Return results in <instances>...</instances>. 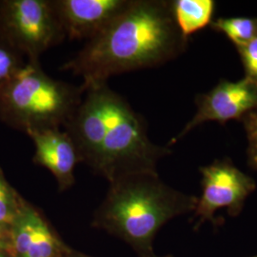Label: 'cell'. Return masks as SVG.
<instances>
[{
	"label": "cell",
	"mask_w": 257,
	"mask_h": 257,
	"mask_svg": "<svg viewBox=\"0 0 257 257\" xmlns=\"http://www.w3.org/2000/svg\"><path fill=\"white\" fill-rule=\"evenodd\" d=\"M188 42L176 24L172 1L131 0L60 70L80 76L86 89L117 74L166 64L182 55Z\"/></svg>",
	"instance_id": "6da1fadb"
},
{
	"label": "cell",
	"mask_w": 257,
	"mask_h": 257,
	"mask_svg": "<svg viewBox=\"0 0 257 257\" xmlns=\"http://www.w3.org/2000/svg\"><path fill=\"white\" fill-rule=\"evenodd\" d=\"M196 203V196L172 188L158 174L127 175L110 182L92 226L127 243L138 257L153 256L159 230L194 211Z\"/></svg>",
	"instance_id": "7a4b0ae2"
},
{
	"label": "cell",
	"mask_w": 257,
	"mask_h": 257,
	"mask_svg": "<svg viewBox=\"0 0 257 257\" xmlns=\"http://www.w3.org/2000/svg\"><path fill=\"white\" fill-rule=\"evenodd\" d=\"M84 94L82 85L54 79L45 74L39 61H27L0 88V120L26 135L60 128L73 116Z\"/></svg>",
	"instance_id": "3957f363"
},
{
	"label": "cell",
	"mask_w": 257,
	"mask_h": 257,
	"mask_svg": "<svg viewBox=\"0 0 257 257\" xmlns=\"http://www.w3.org/2000/svg\"><path fill=\"white\" fill-rule=\"evenodd\" d=\"M147 123L119 93L110 89L106 126L92 171L110 183L137 174H157L158 162L172 154L148 137Z\"/></svg>",
	"instance_id": "277c9868"
},
{
	"label": "cell",
	"mask_w": 257,
	"mask_h": 257,
	"mask_svg": "<svg viewBox=\"0 0 257 257\" xmlns=\"http://www.w3.org/2000/svg\"><path fill=\"white\" fill-rule=\"evenodd\" d=\"M0 35L33 62L66 37L53 0H0Z\"/></svg>",
	"instance_id": "5b68a950"
},
{
	"label": "cell",
	"mask_w": 257,
	"mask_h": 257,
	"mask_svg": "<svg viewBox=\"0 0 257 257\" xmlns=\"http://www.w3.org/2000/svg\"><path fill=\"white\" fill-rule=\"evenodd\" d=\"M200 172L202 193L197 197L193 211L199 223L211 220L214 213L221 209H227L232 215L237 214L247 197L256 188L254 180L241 172L228 158L202 167Z\"/></svg>",
	"instance_id": "8992f818"
},
{
	"label": "cell",
	"mask_w": 257,
	"mask_h": 257,
	"mask_svg": "<svg viewBox=\"0 0 257 257\" xmlns=\"http://www.w3.org/2000/svg\"><path fill=\"white\" fill-rule=\"evenodd\" d=\"M195 104V115L170 141L169 146L204 122L217 121L225 124L230 120H242L248 112L257 110V83L247 77L237 82L221 80L210 92L197 95Z\"/></svg>",
	"instance_id": "52a82bcc"
},
{
	"label": "cell",
	"mask_w": 257,
	"mask_h": 257,
	"mask_svg": "<svg viewBox=\"0 0 257 257\" xmlns=\"http://www.w3.org/2000/svg\"><path fill=\"white\" fill-rule=\"evenodd\" d=\"M66 245L42 211L24 199L10 229V257H63Z\"/></svg>",
	"instance_id": "ba28073f"
},
{
	"label": "cell",
	"mask_w": 257,
	"mask_h": 257,
	"mask_svg": "<svg viewBox=\"0 0 257 257\" xmlns=\"http://www.w3.org/2000/svg\"><path fill=\"white\" fill-rule=\"evenodd\" d=\"M70 39L90 40L116 19L131 0H53Z\"/></svg>",
	"instance_id": "9c48e42d"
},
{
	"label": "cell",
	"mask_w": 257,
	"mask_h": 257,
	"mask_svg": "<svg viewBox=\"0 0 257 257\" xmlns=\"http://www.w3.org/2000/svg\"><path fill=\"white\" fill-rule=\"evenodd\" d=\"M28 136L36 149L34 163L53 174L59 192L71 189L75 183V167L81 161L69 135L60 128H53L31 132Z\"/></svg>",
	"instance_id": "30bf717a"
},
{
	"label": "cell",
	"mask_w": 257,
	"mask_h": 257,
	"mask_svg": "<svg viewBox=\"0 0 257 257\" xmlns=\"http://www.w3.org/2000/svg\"><path fill=\"white\" fill-rule=\"evenodd\" d=\"M172 7L176 24L184 37L202 30L212 22L215 2L212 0H174Z\"/></svg>",
	"instance_id": "8fae6325"
},
{
	"label": "cell",
	"mask_w": 257,
	"mask_h": 257,
	"mask_svg": "<svg viewBox=\"0 0 257 257\" xmlns=\"http://www.w3.org/2000/svg\"><path fill=\"white\" fill-rule=\"evenodd\" d=\"M211 28L223 33L236 48L257 38V18H220L211 22Z\"/></svg>",
	"instance_id": "7c38bea8"
},
{
	"label": "cell",
	"mask_w": 257,
	"mask_h": 257,
	"mask_svg": "<svg viewBox=\"0 0 257 257\" xmlns=\"http://www.w3.org/2000/svg\"><path fill=\"white\" fill-rule=\"evenodd\" d=\"M23 201L24 198L11 186L0 168V227L9 233Z\"/></svg>",
	"instance_id": "4fadbf2b"
},
{
	"label": "cell",
	"mask_w": 257,
	"mask_h": 257,
	"mask_svg": "<svg viewBox=\"0 0 257 257\" xmlns=\"http://www.w3.org/2000/svg\"><path fill=\"white\" fill-rule=\"evenodd\" d=\"M25 63L24 55L0 35V88L10 82Z\"/></svg>",
	"instance_id": "5bb4252c"
},
{
	"label": "cell",
	"mask_w": 257,
	"mask_h": 257,
	"mask_svg": "<svg viewBox=\"0 0 257 257\" xmlns=\"http://www.w3.org/2000/svg\"><path fill=\"white\" fill-rule=\"evenodd\" d=\"M241 121L248 138V165L257 170V110L248 112Z\"/></svg>",
	"instance_id": "9a60e30c"
},
{
	"label": "cell",
	"mask_w": 257,
	"mask_h": 257,
	"mask_svg": "<svg viewBox=\"0 0 257 257\" xmlns=\"http://www.w3.org/2000/svg\"><path fill=\"white\" fill-rule=\"evenodd\" d=\"M236 49L245 70V77L257 83V38Z\"/></svg>",
	"instance_id": "2e32d148"
},
{
	"label": "cell",
	"mask_w": 257,
	"mask_h": 257,
	"mask_svg": "<svg viewBox=\"0 0 257 257\" xmlns=\"http://www.w3.org/2000/svg\"><path fill=\"white\" fill-rule=\"evenodd\" d=\"M0 251L10 255V233L0 227Z\"/></svg>",
	"instance_id": "e0dca14e"
},
{
	"label": "cell",
	"mask_w": 257,
	"mask_h": 257,
	"mask_svg": "<svg viewBox=\"0 0 257 257\" xmlns=\"http://www.w3.org/2000/svg\"><path fill=\"white\" fill-rule=\"evenodd\" d=\"M63 257H94L89 254H86L82 251H79L75 248L70 247L69 245H66L64 249V253H63Z\"/></svg>",
	"instance_id": "ac0fdd59"
},
{
	"label": "cell",
	"mask_w": 257,
	"mask_h": 257,
	"mask_svg": "<svg viewBox=\"0 0 257 257\" xmlns=\"http://www.w3.org/2000/svg\"><path fill=\"white\" fill-rule=\"evenodd\" d=\"M0 257H10V255L8 253H5V252L0 251Z\"/></svg>",
	"instance_id": "d6986e66"
},
{
	"label": "cell",
	"mask_w": 257,
	"mask_h": 257,
	"mask_svg": "<svg viewBox=\"0 0 257 257\" xmlns=\"http://www.w3.org/2000/svg\"><path fill=\"white\" fill-rule=\"evenodd\" d=\"M150 257H174V256H172V255H165V256H156V254H155V255H153V256H150Z\"/></svg>",
	"instance_id": "ffe728a7"
},
{
	"label": "cell",
	"mask_w": 257,
	"mask_h": 257,
	"mask_svg": "<svg viewBox=\"0 0 257 257\" xmlns=\"http://www.w3.org/2000/svg\"><path fill=\"white\" fill-rule=\"evenodd\" d=\"M254 257H257V256H254Z\"/></svg>",
	"instance_id": "44dd1931"
}]
</instances>
